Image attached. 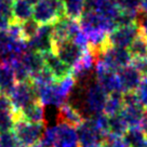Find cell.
I'll list each match as a JSON object with an SVG mask.
<instances>
[{"instance_id": "5bb4252c", "label": "cell", "mask_w": 147, "mask_h": 147, "mask_svg": "<svg viewBox=\"0 0 147 147\" xmlns=\"http://www.w3.org/2000/svg\"><path fill=\"white\" fill-rule=\"evenodd\" d=\"M38 94V101L43 106H52L60 108L66 102V97L61 93L56 82L46 86V87L36 88Z\"/></svg>"}, {"instance_id": "52a82bcc", "label": "cell", "mask_w": 147, "mask_h": 147, "mask_svg": "<svg viewBox=\"0 0 147 147\" xmlns=\"http://www.w3.org/2000/svg\"><path fill=\"white\" fill-rule=\"evenodd\" d=\"M76 130L78 134L79 146L101 145L105 143L106 135L97 129L91 118L83 119L82 122L76 127Z\"/></svg>"}, {"instance_id": "5b68a950", "label": "cell", "mask_w": 147, "mask_h": 147, "mask_svg": "<svg viewBox=\"0 0 147 147\" xmlns=\"http://www.w3.org/2000/svg\"><path fill=\"white\" fill-rule=\"evenodd\" d=\"M96 61H100L106 68L117 73L120 68L131 64L133 61V56L130 53L129 49L108 45L100 53Z\"/></svg>"}, {"instance_id": "4fadbf2b", "label": "cell", "mask_w": 147, "mask_h": 147, "mask_svg": "<svg viewBox=\"0 0 147 147\" xmlns=\"http://www.w3.org/2000/svg\"><path fill=\"white\" fill-rule=\"evenodd\" d=\"M122 93L134 92L142 81L143 76L132 64L127 65L117 71Z\"/></svg>"}, {"instance_id": "44dd1931", "label": "cell", "mask_w": 147, "mask_h": 147, "mask_svg": "<svg viewBox=\"0 0 147 147\" xmlns=\"http://www.w3.org/2000/svg\"><path fill=\"white\" fill-rule=\"evenodd\" d=\"M34 5H30L26 0H14L12 2V13L14 22L23 23L32 18Z\"/></svg>"}, {"instance_id": "277c9868", "label": "cell", "mask_w": 147, "mask_h": 147, "mask_svg": "<svg viewBox=\"0 0 147 147\" xmlns=\"http://www.w3.org/2000/svg\"><path fill=\"white\" fill-rule=\"evenodd\" d=\"M64 16L66 15L62 0H40L34 5L32 18L40 25L53 24Z\"/></svg>"}, {"instance_id": "9a60e30c", "label": "cell", "mask_w": 147, "mask_h": 147, "mask_svg": "<svg viewBox=\"0 0 147 147\" xmlns=\"http://www.w3.org/2000/svg\"><path fill=\"white\" fill-rule=\"evenodd\" d=\"M42 57L46 68L50 70L55 81H61L71 75V68L60 60V57L55 54L54 51H50L42 54Z\"/></svg>"}, {"instance_id": "8d00e7d4", "label": "cell", "mask_w": 147, "mask_h": 147, "mask_svg": "<svg viewBox=\"0 0 147 147\" xmlns=\"http://www.w3.org/2000/svg\"><path fill=\"white\" fill-rule=\"evenodd\" d=\"M135 68L138 69L143 76V78H147V57L143 59H133L132 63Z\"/></svg>"}, {"instance_id": "e0dca14e", "label": "cell", "mask_w": 147, "mask_h": 147, "mask_svg": "<svg viewBox=\"0 0 147 147\" xmlns=\"http://www.w3.org/2000/svg\"><path fill=\"white\" fill-rule=\"evenodd\" d=\"M14 117H15V119L16 118H22L26 121L35 122V123L45 122V108H43V105L39 101L32 102L29 105L26 106L25 108H23L21 111L14 114Z\"/></svg>"}, {"instance_id": "d6986e66", "label": "cell", "mask_w": 147, "mask_h": 147, "mask_svg": "<svg viewBox=\"0 0 147 147\" xmlns=\"http://www.w3.org/2000/svg\"><path fill=\"white\" fill-rule=\"evenodd\" d=\"M59 117L61 119V122L68 123L75 128L81 123L83 120V117L80 114V111L71 103H67V102H65L59 108Z\"/></svg>"}, {"instance_id": "83f0119b", "label": "cell", "mask_w": 147, "mask_h": 147, "mask_svg": "<svg viewBox=\"0 0 147 147\" xmlns=\"http://www.w3.org/2000/svg\"><path fill=\"white\" fill-rule=\"evenodd\" d=\"M11 67L13 70L14 77L16 82H26V81H30L32 76L30 73L28 71V69L26 68V66L23 64V62L21 61V59L15 60L11 63Z\"/></svg>"}, {"instance_id": "1f68e13d", "label": "cell", "mask_w": 147, "mask_h": 147, "mask_svg": "<svg viewBox=\"0 0 147 147\" xmlns=\"http://www.w3.org/2000/svg\"><path fill=\"white\" fill-rule=\"evenodd\" d=\"M14 124H15V117L13 111L5 115H0V133L13 131Z\"/></svg>"}, {"instance_id": "ee69618b", "label": "cell", "mask_w": 147, "mask_h": 147, "mask_svg": "<svg viewBox=\"0 0 147 147\" xmlns=\"http://www.w3.org/2000/svg\"><path fill=\"white\" fill-rule=\"evenodd\" d=\"M26 1H28L30 5H35L37 3V2H39L40 0H26Z\"/></svg>"}, {"instance_id": "b9f144b4", "label": "cell", "mask_w": 147, "mask_h": 147, "mask_svg": "<svg viewBox=\"0 0 147 147\" xmlns=\"http://www.w3.org/2000/svg\"><path fill=\"white\" fill-rule=\"evenodd\" d=\"M141 11L147 13V0H142V5H141Z\"/></svg>"}, {"instance_id": "ac0fdd59", "label": "cell", "mask_w": 147, "mask_h": 147, "mask_svg": "<svg viewBox=\"0 0 147 147\" xmlns=\"http://www.w3.org/2000/svg\"><path fill=\"white\" fill-rule=\"evenodd\" d=\"M120 115L122 116L124 121L127 122L129 128L142 127L145 121L144 115V107L141 105L138 106H123Z\"/></svg>"}, {"instance_id": "f6af8a7d", "label": "cell", "mask_w": 147, "mask_h": 147, "mask_svg": "<svg viewBox=\"0 0 147 147\" xmlns=\"http://www.w3.org/2000/svg\"><path fill=\"white\" fill-rule=\"evenodd\" d=\"M32 147H45V146L42 145L41 143L39 142V143H38V144H36V145H34V146H32Z\"/></svg>"}, {"instance_id": "ffe728a7", "label": "cell", "mask_w": 147, "mask_h": 147, "mask_svg": "<svg viewBox=\"0 0 147 147\" xmlns=\"http://www.w3.org/2000/svg\"><path fill=\"white\" fill-rule=\"evenodd\" d=\"M21 61L23 62V64L26 66L28 71L30 73V76L36 75L39 73L41 69L45 68V62H43V57L42 54L38 53L36 51L27 50L21 57ZM32 80V79H30Z\"/></svg>"}, {"instance_id": "681fc988", "label": "cell", "mask_w": 147, "mask_h": 147, "mask_svg": "<svg viewBox=\"0 0 147 147\" xmlns=\"http://www.w3.org/2000/svg\"><path fill=\"white\" fill-rule=\"evenodd\" d=\"M0 94H1V93H0Z\"/></svg>"}, {"instance_id": "f546056e", "label": "cell", "mask_w": 147, "mask_h": 147, "mask_svg": "<svg viewBox=\"0 0 147 147\" xmlns=\"http://www.w3.org/2000/svg\"><path fill=\"white\" fill-rule=\"evenodd\" d=\"M40 28V24L36 22L34 18H30L28 21H25L21 23V32H22V38L25 41L30 40L32 38L36 36Z\"/></svg>"}, {"instance_id": "836d02e7", "label": "cell", "mask_w": 147, "mask_h": 147, "mask_svg": "<svg viewBox=\"0 0 147 147\" xmlns=\"http://www.w3.org/2000/svg\"><path fill=\"white\" fill-rule=\"evenodd\" d=\"M135 94L138 96V101L141 103V105L146 108L147 107V78H143L142 81L140 82L138 87L135 90Z\"/></svg>"}, {"instance_id": "4dcf8cb0", "label": "cell", "mask_w": 147, "mask_h": 147, "mask_svg": "<svg viewBox=\"0 0 147 147\" xmlns=\"http://www.w3.org/2000/svg\"><path fill=\"white\" fill-rule=\"evenodd\" d=\"M120 11H127V12H134L140 13L141 12V5L142 0H115Z\"/></svg>"}, {"instance_id": "c3c4849f", "label": "cell", "mask_w": 147, "mask_h": 147, "mask_svg": "<svg viewBox=\"0 0 147 147\" xmlns=\"http://www.w3.org/2000/svg\"><path fill=\"white\" fill-rule=\"evenodd\" d=\"M11 1H14V0H11Z\"/></svg>"}, {"instance_id": "d590c367", "label": "cell", "mask_w": 147, "mask_h": 147, "mask_svg": "<svg viewBox=\"0 0 147 147\" xmlns=\"http://www.w3.org/2000/svg\"><path fill=\"white\" fill-rule=\"evenodd\" d=\"M12 104L8 95L0 94V115L12 113Z\"/></svg>"}, {"instance_id": "7402d4cb", "label": "cell", "mask_w": 147, "mask_h": 147, "mask_svg": "<svg viewBox=\"0 0 147 147\" xmlns=\"http://www.w3.org/2000/svg\"><path fill=\"white\" fill-rule=\"evenodd\" d=\"M15 84L16 80L11 65L0 62V93L8 95Z\"/></svg>"}, {"instance_id": "8992f818", "label": "cell", "mask_w": 147, "mask_h": 147, "mask_svg": "<svg viewBox=\"0 0 147 147\" xmlns=\"http://www.w3.org/2000/svg\"><path fill=\"white\" fill-rule=\"evenodd\" d=\"M8 96L11 101L14 114L21 111L32 102L38 101L37 89L32 84V80L26 82H16V84L8 94Z\"/></svg>"}, {"instance_id": "7c38bea8", "label": "cell", "mask_w": 147, "mask_h": 147, "mask_svg": "<svg viewBox=\"0 0 147 147\" xmlns=\"http://www.w3.org/2000/svg\"><path fill=\"white\" fill-rule=\"evenodd\" d=\"M53 147H79L77 130L65 122L55 125V142Z\"/></svg>"}, {"instance_id": "60d3db41", "label": "cell", "mask_w": 147, "mask_h": 147, "mask_svg": "<svg viewBox=\"0 0 147 147\" xmlns=\"http://www.w3.org/2000/svg\"><path fill=\"white\" fill-rule=\"evenodd\" d=\"M9 35L7 32H0V49L5 46L9 40Z\"/></svg>"}, {"instance_id": "bcb514c9", "label": "cell", "mask_w": 147, "mask_h": 147, "mask_svg": "<svg viewBox=\"0 0 147 147\" xmlns=\"http://www.w3.org/2000/svg\"><path fill=\"white\" fill-rule=\"evenodd\" d=\"M144 115H145V119L147 120V107L146 108H144Z\"/></svg>"}, {"instance_id": "f35d334b", "label": "cell", "mask_w": 147, "mask_h": 147, "mask_svg": "<svg viewBox=\"0 0 147 147\" xmlns=\"http://www.w3.org/2000/svg\"><path fill=\"white\" fill-rule=\"evenodd\" d=\"M138 24L140 27V32L147 39V13L141 11L138 20Z\"/></svg>"}, {"instance_id": "484cf974", "label": "cell", "mask_w": 147, "mask_h": 147, "mask_svg": "<svg viewBox=\"0 0 147 147\" xmlns=\"http://www.w3.org/2000/svg\"><path fill=\"white\" fill-rule=\"evenodd\" d=\"M65 9V15L69 18L79 20L86 10V0H62Z\"/></svg>"}, {"instance_id": "8fae6325", "label": "cell", "mask_w": 147, "mask_h": 147, "mask_svg": "<svg viewBox=\"0 0 147 147\" xmlns=\"http://www.w3.org/2000/svg\"><path fill=\"white\" fill-rule=\"evenodd\" d=\"M95 76H96V81L101 86L107 94L115 93V92H121L119 78L116 71H113L110 69L106 68L104 65L102 64L100 61H96L95 63Z\"/></svg>"}, {"instance_id": "ba28073f", "label": "cell", "mask_w": 147, "mask_h": 147, "mask_svg": "<svg viewBox=\"0 0 147 147\" xmlns=\"http://www.w3.org/2000/svg\"><path fill=\"white\" fill-rule=\"evenodd\" d=\"M53 51L62 62H64L73 69L80 62L86 50L77 46L73 40H65L59 43H54Z\"/></svg>"}, {"instance_id": "d6a6232c", "label": "cell", "mask_w": 147, "mask_h": 147, "mask_svg": "<svg viewBox=\"0 0 147 147\" xmlns=\"http://www.w3.org/2000/svg\"><path fill=\"white\" fill-rule=\"evenodd\" d=\"M0 147H20L13 131L0 133Z\"/></svg>"}, {"instance_id": "3957f363", "label": "cell", "mask_w": 147, "mask_h": 147, "mask_svg": "<svg viewBox=\"0 0 147 147\" xmlns=\"http://www.w3.org/2000/svg\"><path fill=\"white\" fill-rule=\"evenodd\" d=\"M80 28L87 36L98 32L110 34L118 27L114 20L107 18L92 10H84V12L79 18Z\"/></svg>"}, {"instance_id": "e575fe53", "label": "cell", "mask_w": 147, "mask_h": 147, "mask_svg": "<svg viewBox=\"0 0 147 147\" xmlns=\"http://www.w3.org/2000/svg\"><path fill=\"white\" fill-rule=\"evenodd\" d=\"M12 2L11 0H0V16H5L10 21L14 22L12 13Z\"/></svg>"}, {"instance_id": "30bf717a", "label": "cell", "mask_w": 147, "mask_h": 147, "mask_svg": "<svg viewBox=\"0 0 147 147\" xmlns=\"http://www.w3.org/2000/svg\"><path fill=\"white\" fill-rule=\"evenodd\" d=\"M52 32H53V24L40 25L38 34L27 41L28 50L36 51L40 54L53 51Z\"/></svg>"}, {"instance_id": "d4e9b609", "label": "cell", "mask_w": 147, "mask_h": 147, "mask_svg": "<svg viewBox=\"0 0 147 147\" xmlns=\"http://www.w3.org/2000/svg\"><path fill=\"white\" fill-rule=\"evenodd\" d=\"M128 129V124L120 114L108 117V134L116 138H122Z\"/></svg>"}, {"instance_id": "7a4b0ae2", "label": "cell", "mask_w": 147, "mask_h": 147, "mask_svg": "<svg viewBox=\"0 0 147 147\" xmlns=\"http://www.w3.org/2000/svg\"><path fill=\"white\" fill-rule=\"evenodd\" d=\"M46 131L45 122L35 123L29 122L22 118H16L13 132L18 138L20 147H32L40 142Z\"/></svg>"}, {"instance_id": "7bdbcfd3", "label": "cell", "mask_w": 147, "mask_h": 147, "mask_svg": "<svg viewBox=\"0 0 147 147\" xmlns=\"http://www.w3.org/2000/svg\"><path fill=\"white\" fill-rule=\"evenodd\" d=\"M142 129L143 131H144V134H145V138H146V141H147V120L146 119L144 121V123L142 124Z\"/></svg>"}, {"instance_id": "6da1fadb", "label": "cell", "mask_w": 147, "mask_h": 147, "mask_svg": "<svg viewBox=\"0 0 147 147\" xmlns=\"http://www.w3.org/2000/svg\"><path fill=\"white\" fill-rule=\"evenodd\" d=\"M107 97L108 94L98 82L90 80L86 83V88L80 94L79 107L77 109L82 115L83 119L91 118L93 116L104 113Z\"/></svg>"}, {"instance_id": "7dc6e473", "label": "cell", "mask_w": 147, "mask_h": 147, "mask_svg": "<svg viewBox=\"0 0 147 147\" xmlns=\"http://www.w3.org/2000/svg\"><path fill=\"white\" fill-rule=\"evenodd\" d=\"M143 147H147V144H146V145H144V146H143Z\"/></svg>"}, {"instance_id": "603a6c76", "label": "cell", "mask_w": 147, "mask_h": 147, "mask_svg": "<svg viewBox=\"0 0 147 147\" xmlns=\"http://www.w3.org/2000/svg\"><path fill=\"white\" fill-rule=\"evenodd\" d=\"M122 140L127 147H143L147 144L142 127L129 128L122 136Z\"/></svg>"}, {"instance_id": "74e56055", "label": "cell", "mask_w": 147, "mask_h": 147, "mask_svg": "<svg viewBox=\"0 0 147 147\" xmlns=\"http://www.w3.org/2000/svg\"><path fill=\"white\" fill-rule=\"evenodd\" d=\"M141 105L135 92L123 93V106H138ZM142 106V105H141Z\"/></svg>"}, {"instance_id": "f1b7e54d", "label": "cell", "mask_w": 147, "mask_h": 147, "mask_svg": "<svg viewBox=\"0 0 147 147\" xmlns=\"http://www.w3.org/2000/svg\"><path fill=\"white\" fill-rule=\"evenodd\" d=\"M32 82L36 88H40L52 84V83L56 82V81H55L53 75L50 73V70L47 69L46 66H45V68L41 69L39 73H37L36 75L32 76Z\"/></svg>"}, {"instance_id": "9c48e42d", "label": "cell", "mask_w": 147, "mask_h": 147, "mask_svg": "<svg viewBox=\"0 0 147 147\" xmlns=\"http://www.w3.org/2000/svg\"><path fill=\"white\" fill-rule=\"evenodd\" d=\"M140 34V27L138 23L118 26L115 30L108 34V42L110 46L129 49L131 43Z\"/></svg>"}, {"instance_id": "cb8c5ba5", "label": "cell", "mask_w": 147, "mask_h": 147, "mask_svg": "<svg viewBox=\"0 0 147 147\" xmlns=\"http://www.w3.org/2000/svg\"><path fill=\"white\" fill-rule=\"evenodd\" d=\"M122 108H123V93L115 92V93L108 94L105 107H104V114L108 117L118 115L121 113Z\"/></svg>"}, {"instance_id": "2e32d148", "label": "cell", "mask_w": 147, "mask_h": 147, "mask_svg": "<svg viewBox=\"0 0 147 147\" xmlns=\"http://www.w3.org/2000/svg\"><path fill=\"white\" fill-rule=\"evenodd\" d=\"M86 10H92L115 22L120 13L115 0H86Z\"/></svg>"}, {"instance_id": "4316f807", "label": "cell", "mask_w": 147, "mask_h": 147, "mask_svg": "<svg viewBox=\"0 0 147 147\" xmlns=\"http://www.w3.org/2000/svg\"><path fill=\"white\" fill-rule=\"evenodd\" d=\"M129 51L132 54L133 59H143L147 57V39L140 32L136 38L129 47Z\"/></svg>"}, {"instance_id": "ab89813d", "label": "cell", "mask_w": 147, "mask_h": 147, "mask_svg": "<svg viewBox=\"0 0 147 147\" xmlns=\"http://www.w3.org/2000/svg\"><path fill=\"white\" fill-rule=\"evenodd\" d=\"M12 23L14 22L10 21L9 18H5V16H0V32H7Z\"/></svg>"}]
</instances>
